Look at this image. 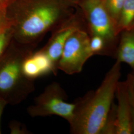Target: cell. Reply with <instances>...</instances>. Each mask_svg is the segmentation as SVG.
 I'll list each match as a JSON object with an SVG mask.
<instances>
[{
    "mask_svg": "<svg viewBox=\"0 0 134 134\" xmlns=\"http://www.w3.org/2000/svg\"><path fill=\"white\" fill-rule=\"evenodd\" d=\"M121 70V63L116 60L99 87L75 101L73 116L69 123L71 134H101L114 102Z\"/></svg>",
    "mask_w": 134,
    "mask_h": 134,
    "instance_id": "obj_1",
    "label": "cell"
},
{
    "mask_svg": "<svg viewBox=\"0 0 134 134\" xmlns=\"http://www.w3.org/2000/svg\"><path fill=\"white\" fill-rule=\"evenodd\" d=\"M32 53L30 48L12 47L0 58V96L8 103L19 104L35 90L34 80L26 77L23 69Z\"/></svg>",
    "mask_w": 134,
    "mask_h": 134,
    "instance_id": "obj_2",
    "label": "cell"
},
{
    "mask_svg": "<svg viewBox=\"0 0 134 134\" xmlns=\"http://www.w3.org/2000/svg\"><path fill=\"white\" fill-rule=\"evenodd\" d=\"M66 92L59 83L53 81L44 88L43 92L34 99L26 111L32 117L56 115L67 120H72L76 104L67 102Z\"/></svg>",
    "mask_w": 134,
    "mask_h": 134,
    "instance_id": "obj_3",
    "label": "cell"
},
{
    "mask_svg": "<svg viewBox=\"0 0 134 134\" xmlns=\"http://www.w3.org/2000/svg\"><path fill=\"white\" fill-rule=\"evenodd\" d=\"M82 7L87 19L91 35H97L104 39L106 56L115 58L119 41L115 24L110 17L103 0H83Z\"/></svg>",
    "mask_w": 134,
    "mask_h": 134,
    "instance_id": "obj_4",
    "label": "cell"
},
{
    "mask_svg": "<svg viewBox=\"0 0 134 134\" xmlns=\"http://www.w3.org/2000/svg\"><path fill=\"white\" fill-rule=\"evenodd\" d=\"M59 9L53 5L37 6L21 20L14 29L19 43L27 45L51 29L58 21Z\"/></svg>",
    "mask_w": 134,
    "mask_h": 134,
    "instance_id": "obj_5",
    "label": "cell"
},
{
    "mask_svg": "<svg viewBox=\"0 0 134 134\" xmlns=\"http://www.w3.org/2000/svg\"><path fill=\"white\" fill-rule=\"evenodd\" d=\"M90 36L82 29H78L69 36L65 44L58 64V70L72 75L80 73L92 56Z\"/></svg>",
    "mask_w": 134,
    "mask_h": 134,
    "instance_id": "obj_6",
    "label": "cell"
},
{
    "mask_svg": "<svg viewBox=\"0 0 134 134\" xmlns=\"http://www.w3.org/2000/svg\"><path fill=\"white\" fill-rule=\"evenodd\" d=\"M116 104V134H132L130 120V100L128 81H119L115 93Z\"/></svg>",
    "mask_w": 134,
    "mask_h": 134,
    "instance_id": "obj_7",
    "label": "cell"
},
{
    "mask_svg": "<svg viewBox=\"0 0 134 134\" xmlns=\"http://www.w3.org/2000/svg\"><path fill=\"white\" fill-rule=\"evenodd\" d=\"M23 69L24 75L33 80L51 73L57 74L52 61L42 49L29 55L24 60Z\"/></svg>",
    "mask_w": 134,
    "mask_h": 134,
    "instance_id": "obj_8",
    "label": "cell"
},
{
    "mask_svg": "<svg viewBox=\"0 0 134 134\" xmlns=\"http://www.w3.org/2000/svg\"><path fill=\"white\" fill-rule=\"evenodd\" d=\"M78 29H81L76 25L71 24L63 27L57 31L46 46L42 49L50 59L57 73L58 64L65 44L69 36Z\"/></svg>",
    "mask_w": 134,
    "mask_h": 134,
    "instance_id": "obj_9",
    "label": "cell"
},
{
    "mask_svg": "<svg viewBox=\"0 0 134 134\" xmlns=\"http://www.w3.org/2000/svg\"><path fill=\"white\" fill-rule=\"evenodd\" d=\"M115 59L128 65L134 70V31L125 30L121 32Z\"/></svg>",
    "mask_w": 134,
    "mask_h": 134,
    "instance_id": "obj_10",
    "label": "cell"
},
{
    "mask_svg": "<svg viewBox=\"0 0 134 134\" xmlns=\"http://www.w3.org/2000/svg\"><path fill=\"white\" fill-rule=\"evenodd\" d=\"M134 21V0H125L117 25L119 34L129 29Z\"/></svg>",
    "mask_w": 134,
    "mask_h": 134,
    "instance_id": "obj_11",
    "label": "cell"
},
{
    "mask_svg": "<svg viewBox=\"0 0 134 134\" xmlns=\"http://www.w3.org/2000/svg\"><path fill=\"white\" fill-rule=\"evenodd\" d=\"M124 1L125 0H103L106 9L108 14L110 15L111 18L115 24L117 29V25L120 18L121 11Z\"/></svg>",
    "mask_w": 134,
    "mask_h": 134,
    "instance_id": "obj_12",
    "label": "cell"
},
{
    "mask_svg": "<svg viewBox=\"0 0 134 134\" xmlns=\"http://www.w3.org/2000/svg\"><path fill=\"white\" fill-rule=\"evenodd\" d=\"M116 104L113 102L100 134H116Z\"/></svg>",
    "mask_w": 134,
    "mask_h": 134,
    "instance_id": "obj_13",
    "label": "cell"
},
{
    "mask_svg": "<svg viewBox=\"0 0 134 134\" xmlns=\"http://www.w3.org/2000/svg\"><path fill=\"white\" fill-rule=\"evenodd\" d=\"M90 48L93 55L106 56L105 42L104 39L97 35H91L90 41Z\"/></svg>",
    "mask_w": 134,
    "mask_h": 134,
    "instance_id": "obj_14",
    "label": "cell"
},
{
    "mask_svg": "<svg viewBox=\"0 0 134 134\" xmlns=\"http://www.w3.org/2000/svg\"><path fill=\"white\" fill-rule=\"evenodd\" d=\"M14 34V29L12 27L6 29L0 33V58L7 50L10 39Z\"/></svg>",
    "mask_w": 134,
    "mask_h": 134,
    "instance_id": "obj_15",
    "label": "cell"
},
{
    "mask_svg": "<svg viewBox=\"0 0 134 134\" xmlns=\"http://www.w3.org/2000/svg\"><path fill=\"white\" fill-rule=\"evenodd\" d=\"M10 134H30V132L26 128V126L18 121H12L10 124Z\"/></svg>",
    "mask_w": 134,
    "mask_h": 134,
    "instance_id": "obj_16",
    "label": "cell"
},
{
    "mask_svg": "<svg viewBox=\"0 0 134 134\" xmlns=\"http://www.w3.org/2000/svg\"><path fill=\"white\" fill-rule=\"evenodd\" d=\"M127 80L129 83V89L130 100V120H131V128L132 134H134V97L132 91L131 86L129 80L127 78Z\"/></svg>",
    "mask_w": 134,
    "mask_h": 134,
    "instance_id": "obj_17",
    "label": "cell"
},
{
    "mask_svg": "<svg viewBox=\"0 0 134 134\" xmlns=\"http://www.w3.org/2000/svg\"><path fill=\"white\" fill-rule=\"evenodd\" d=\"M10 26L4 8H0V33Z\"/></svg>",
    "mask_w": 134,
    "mask_h": 134,
    "instance_id": "obj_18",
    "label": "cell"
},
{
    "mask_svg": "<svg viewBox=\"0 0 134 134\" xmlns=\"http://www.w3.org/2000/svg\"><path fill=\"white\" fill-rule=\"evenodd\" d=\"M7 104H8L7 102L3 98L0 96V125H1V117H2L3 110L4 109L5 106ZM0 134H1V126H0Z\"/></svg>",
    "mask_w": 134,
    "mask_h": 134,
    "instance_id": "obj_19",
    "label": "cell"
},
{
    "mask_svg": "<svg viewBox=\"0 0 134 134\" xmlns=\"http://www.w3.org/2000/svg\"><path fill=\"white\" fill-rule=\"evenodd\" d=\"M127 77L130 80L134 86V70H132V72L130 73Z\"/></svg>",
    "mask_w": 134,
    "mask_h": 134,
    "instance_id": "obj_20",
    "label": "cell"
},
{
    "mask_svg": "<svg viewBox=\"0 0 134 134\" xmlns=\"http://www.w3.org/2000/svg\"><path fill=\"white\" fill-rule=\"evenodd\" d=\"M127 79L129 80V81L130 82V84H131V88H132V92H133V96H134V85H133V84L132 83V82H131V81H130V80L127 77Z\"/></svg>",
    "mask_w": 134,
    "mask_h": 134,
    "instance_id": "obj_21",
    "label": "cell"
},
{
    "mask_svg": "<svg viewBox=\"0 0 134 134\" xmlns=\"http://www.w3.org/2000/svg\"><path fill=\"white\" fill-rule=\"evenodd\" d=\"M128 29V30H134V21L133 22V23L132 24V25L130 26L129 28Z\"/></svg>",
    "mask_w": 134,
    "mask_h": 134,
    "instance_id": "obj_22",
    "label": "cell"
},
{
    "mask_svg": "<svg viewBox=\"0 0 134 134\" xmlns=\"http://www.w3.org/2000/svg\"><path fill=\"white\" fill-rule=\"evenodd\" d=\"M2 1H3V0H0V2H2Z\"/></svg>",
    "mask_w": 134,
    "mask_h": 134,
    "instance_id": "obj_23",
    "label": "cell"
}]
</instances>
